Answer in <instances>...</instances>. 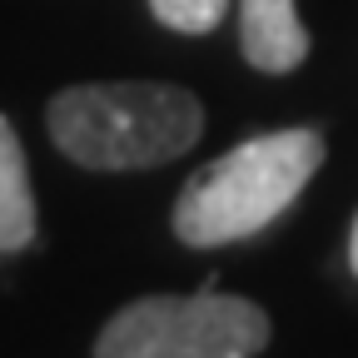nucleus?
Instances as JSON below:
<instances>
[{
    "instance_id": "obj_1",
    "label": "nucleus",
    "mask_w": 358,
    "mask_h": 358,
    "mask_svg": "<svg viewBox=\"0 0 358 358\" xmlns=\"http://www.w3.org/2000/svg\"><path fill=\"white\" fill-rule=\"evenodd\" d=\"M50 140L80 169H155L169 164L204 134V105L179 85L110 80L70 85L45 110Z\"/></svg>"
},
{
    "instance_id": "obj_2",
    "label": "nucleus",
    "mask_w": 358,
    "mask_h": 358,
    "mask_svg": "<svg viewBox=\"0 0 358 358\" xmlns=\"http://www.w3.org/2000/svg\"><path fill=\"white\" fill-rule=\"evenodd\" d=\"M324 164L319 129H274L234 145L174 199V234L189 249H219L274 224Z\"/></svg>"
},
{
    "instance_id": "obj_3",
    "label": "nucleus",
    "mask_w": 358,
    "mask_h": 358,
    "mask_svg": "<svg viewBox=\"0 0 358 358\" xmlns=\"http://www.w3.org/2000/svg\"><path fill=\"white\" fill-rule=\"evenodd\" d=\"M268 343V313L254 299L219 294H150L124 303L95 338V358H254Z\"/></svg>"
},
{
    "instance_id": "obj_4",
    "label": "nucleus",
    "mask_w": 358,
    "mask_h": 358,
    "mask_svg": "<svg viewBox=\"0 0 358 358\" xmlns=\"http://www.w3.org/2000/svg\"><path fill=\"white\" fill-rule=\"evenodd\" d=\"M239 45L254 70L289 75L308 55V30L294 0H239Z\"/></svg>"
},
{
    "instance_id": "obj_5",
    "label": "nucleus",
    "mask_w": 358,
    "mask_h": 358,
    "mask_svg": "<svg viewBox=\"0 0 358 358\" xmlns=\"http://www.w3.org/2000/svg\"><path fill=\"white\" fill-rule=\"evenodd\" d=\"M35 239V194L20 134L0 115V254H15Z\"/></svg>"
},
{
    "instance_id": "obj_6",
    "label": "nucleus",
    "mask_w": 358,
    "mask_h": 358,
    "mask_svg": "<svg viewBox=\"0 0 358 358\" xmlns=\"http://www.w3.org/2000/svg\"><path fill=\"white\" fill-rule=\"evenodd\" d=\"M150 10L159 25H169L179 35H209L224 20L229 0H150Z\"/></svg>"
},
{
    "instance_id": "obj_7",
    "label": "nucleus",
    "mask_w": 358,
    "mask_h": 358,
    "mask_svg": "<svg viewBox=\"0 0 358 358\" xmlns=\"http://www.w3.org/2000/svg\"><path fill=\"white\" fill-rule=\"evenodd\" d=\"M348 264H353V274H358V219H353V234H348Z\"/></svg>"
}]
</instances>
